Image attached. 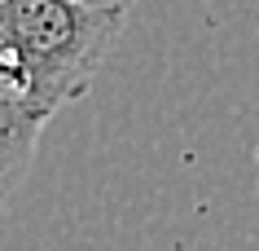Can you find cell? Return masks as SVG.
Segmentation results:
<instances>
[{
	"instance_id": "6da1fadb",
	"label": "cell",
	"mask_w": 259,
	"mask_h": 251,
	"mask_svg": "<svg viewBox=\"0 0 259 251\" xmlns=\"http://www.w3.org/2000/svg\"><path fill=\"white\" fill-rule=\"evenodd\" d=\"M123 22L127 9L79 0H0L5 53L18 66L22 97L49 119L79 101Z\"/></svg>"
},
{
	"instance_id": "7a4b0ae2",
	"label": "cell",
	"mask_w": 259,
	"mask_h": 251,
	"mask_svg": "<svg viewBox=\"0 0 259 251\" xmlns=\"http://www.w3.org/2000/svg\"><path fill=\"white\" fill-rule=\"evenodd\" d=\"M44 124H49V115L35 111L27 97H5L0 93V203L14 194L22 185V176L31 172Z\"/></svg>"
},
{
	"instance_id": "3957f363",
	"label": "cell",
	"mask_w": 259,
	"mask_h": 251,
	"mask_svg": "<svg viewBox=\"0 0 259 251\" xmlns=\"http://www.w3.org/2000/svg\"><path fill=\"white\" fill-rule=\"evenodd\" d=\"M79 5H101V9H127L132 0H79Z\"/></svg>"
},
{
	"instance_id": "277c9868",
	"label": "cell",
	"mask_w": 259,
	"mask_h": 251,
	"mask_svg": "<svg viewBox=\"0 0 259 251\" xmlns=\"http://www.w3.org/2000/svg\"><path fill=\"white\" fill-rule=\"evenodd\" d=\"M0 53H5V27H0Z\"/></svg>"
}]
</instances>
